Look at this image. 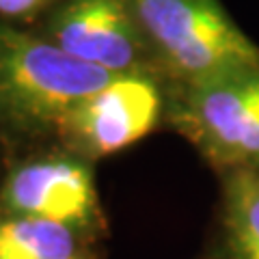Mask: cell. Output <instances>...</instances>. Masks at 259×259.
<instances>
[{
  "instance_id": "6da1fadb",
  "label": "cell",
  "mask_w": 259,
  "mask_h": 259,
  "mask_svg": "<svg viewBox=\"0 0 259 259\" xmlns=\"http://www.w3.org/2000/svg\"><path fill=\"white\" fill-rule=\"evenodd\" d=\"M162 76L180 89L259 65V46L221 0H125Z\"/></svg>"
},
{
  "instance_id": "7a4b0ae2",
  "label": "cell",
  "mask_w": 259,
  "mask_h": 259,
  "mask_svg": "<svg viewBox=\"0 0 259 259\" xmlns=\"http://www.w3.org/2000/svg\"><path fill=\"white\" fill-rule=\"evenodd\" d=\"M115 76L78 61L41 32L0 22V119L15 130H59L76 104Z\"/></svg>"
},
{
  "instance_id": "3957f363",
  "label": "cell",
  "mask_w": 259,
  "mask_h": 259,
  "mask_svg": "<svg viewBox=\"0 0 259 259\" xmlns=\"http://www.w3.org/2000/svg\"><path fill=\"white\" fill-rule=\"evenodd\" d=\"M173 121L225 173L259 171V65L180 89Z\"/></svg>"
},
{
  "instance_id": "277c9868",
  "label": "cell",
  "mask_w": 259,
  "mask_h": 259,
  "mask_svg": "<svg viewBox=\"0 0 259 259\" xmlns=\"http://www.w3.org/2000/svg\"><path fill=\"white\" fill-rule=\"evenodd\" d=\"M162 106L158 74H119L76 104L56 132L78 156L104 158L147 136L160 121Z\"/></svg>"
},
{
  "instance_id": "5b68a950",
  "label": "cell",
  "mask_w": 259,
  "mask_h": 259,
  "mask_svg": "<svg viewBox=\"0 0 259 259\" xmlns=\"http://www.w3.org/2000/svg\"><path fill=\"white\" fill-rule=\"evenodd\" d=\"M41 35L78 61L110 74H160L125 0H59Z\"/></svg>"
},
{
  "instance_id": "8992f818",
  "label": "cell",
  "mask_w": 259,
  "mask_h": 259,
  "mask_svg": "<svg viewBox=\"0 0 259 259\" xmlns=\"http://www.w3.org/2000/svg\"><path fill=\"white\" fill-rule=\"evenodd\" d=\"M0 209L80 233L100 216L93 171L82 158L67 156L24 162L7 175L0 188Z\"/></svg>"
},
{
  "instance_id": "52a82bcc",
  "label": "cell",
  "mask_w": 259,
  "mask_h": 259,
  "mask_svg": "<svg viewBox=\"0 0 259 259\" xmlns=\"http://www.w3.org/2000/svg\"><path fill=\"white\" fill-rule=\"evenodd\" d=\"M0 259H80L78 233L30 216L0 218Z\"/></svg>"
},
{
  "instance_id": "ba28073f",
  "label": "cell",
  "mask_w": 259,
  "mask_h": 259,
  "mask_svg": "<svg viewBox=\"0 0 259 259\" xmlns=\"http://www.w3.org/2000/svg\"><path fill=\"white\" fill-rule=\"evenodd\" d=\"M223 223L231 259H259V171L225 173Z\"/></svg>"
},
{
  "instance_id": "9c48e42d",
  "label": "cell",
  "mask_w": 259,
  "mask_h": 259,
  "mask_svg": "<svg viewBox=\"0 0 259 259\" xmlns=\"http://www.w3.org/2000/svg\"><path fill=\"white\" fill-rule=\"evenodd\" d=\"M59 0H0V20L7 24L11 22H26L35 15L50 11Z\"/></svg>"
}]
</instances>
